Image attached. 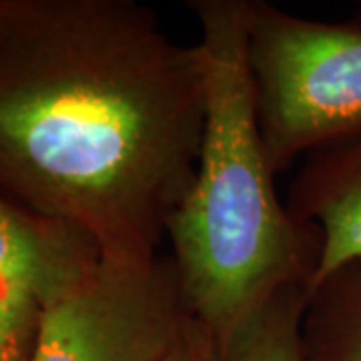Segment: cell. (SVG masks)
<instances>
[{
  "label": "cell",
  "instance_id": "6da1fadb",
  "mask_svg": "<svg viewBox=\"0 0 361 361\" xmlns=\"http://www.w3.org/2000/svg\"><path fill=\"white\" fill-rule=\"evenodd\" d=\"M199 44L133 0H0V193L149 263L195 177Z\"/></svg>",
  "mask_w": 361,
  "mask_h": 361
},
{
  "label": "cell",
  "instance_id": "7a4b0ae2",
  "mask_svg": "<svg viewBox=\"0 0 361 361\" xmlns=\"http://www.w3.org/2000/svg\"><path fill=\"white\" fill-rule=\"evenodd\" d=\"M205 63V127L195 177L167 227L189 315L215 341L283 285L313 281L319 233L277 197L247 65V0H191Z\"/></svg>",
  "mask_w": 361,
  "mask_h": 361
},
{
  "label": "cell",
  "instance_id": "3957f363",
  "mask_svg": "<svg viewBox=\"0 0 361 361\" xmlns=\"http://www.w3.org/2000/svg\"><path fill=\"white\" fill-rule=\"evenodd\" d=\"M247 65L275 175L361 133V25L311 20L247 0Z\"/></svg>",
  "mask_w": 361,
  "mask_h": 361
},
{
  "label": "cell",
  "instance_id": "277c9868",
  "mask_svg": "<svg viewBox=\"0 0 361 361\" xmlns=\"http://www.w3.org/2000/svg\"><path fill=\"white\" fill-rule=\"evenodd\" d=\"M187 315L169 255L149 263L101 259L47 310L30 361H161Z\"/></svg>",
  "mask_w": 361,
  "mask_h": 361
},
{
  "label": "cell",
  "instance_id": "5b68a950",
  "mask_svg": "<svg viewBox=\"0 0 361 361\" xmlns=\"http://www.w3.org/2000/svg\"><path fill=\"white\" fill-rule=\"evenodd\" d=\"M87 233L0 193V289L52 307L101 263Z\"/></svg>",
  "mask_w": 361,
  "mask_h": 361
},
{
  "label": "cell",
  "instance_id": "8992f818",
  "mask_svg": "<svg viewBox=\"0 0 361 361\" xmlns=\"http://www.w3.org/2000/svg\"><path fill=\"white\" fill-rule=\"evenodd\" d=\"M285 205L297 223L319 233L311 287L361 261V133L305 157L287 187Z\"/></svg>",
  "mask_w": 361,
  "mask_h": 361
},
{
  "label": "cell",
  "instance_id": "52a82bcc",
  "mask_svg": "<svg viewBox=\"0 0 361 361\" xmlns=\"http://www.w3.org/2000/svg\"><path fill=\"white\" fill-rule=\"evenodd\" d=\"M301 337L307 361H361V261L311 287Z\"/></svg>",
  "mask_w": 361,
  "mask_h": 361
},
{
  "label": "cell",
  "instance_id": "ba28073f",
  "mask_svg": "<svg viewBox=\"0 0 361 361\" xmlns=\"http://www.w3.org/2000/svg\"><path fill=\"white\" fill-rule=\"evenodd\" d=\"M310 291V279L283 285L217 343L221 361H307L301 319Z\"/></svg>",
  "mask_w": 361,
  "mask_h": 361
},
{
  "label": "cell",
  "instance_id": "9c48e42d",
  "mask_svg": "<svg viewBox=\"0 0 361 361\" xmlns=\"http://www.w3.org/2000/svg\"><path fill=\"white\" fill-rule=\"evenodd\" d=\"M44 313L39 301L0 289V361H30Z\"/></svg>",
  "mask_w": 361,
  "mask_h": 361
},
{
  "label": "cell",
  "instance_id": "30bf717a",
  "mask_svg": "<svg viewBox=\"0 0 361 361\" xmlns=\"http://www.w3.org/2000/svg\"><path fill=\"white\" fill-rule=\"evenodd\" d=\"M161 361H221V353L211 331L203 323L187 315Z\"/></svg>",
  "mask_w": 361,
  "mask_h": 361
},
{
  "label": "cell",
  "instance_id": "8fae6325",
  "mask_svg": "<svg viewBox=\"0 0 361 361\" xmlns=\"http://www.w3.org/2000/svg\"><path fill=\"white\" fill-rule=\"evenodd\" d=\"M353 20H357V23L361 25V6L357 8V13H355V16H353Z\"/></svg>",
  "mask_w": 361,
  "mask_h": 361
}]
</instances>
